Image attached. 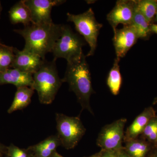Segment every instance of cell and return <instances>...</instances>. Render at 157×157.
Wrapping results in <instances>:
<instances>
[{
	"mask_svg": "<svg viewBox=\"0 0 157 157\" xmlns=\"http://www.w3.org/2000/svg\"><path fill=\"white\" fill-rule=\"evenodd\" d=\"M152 151L148 157H157V147H153Z\"/></svg>",
	"mask_w": 157,
	"mask_h": 157,
	"instance_id": "cell-26",
	"label": "cell"
},
{
	"mask_svg": "<svg viewBox=\"0 0 157 157\" xmlns=\"http://www.w3.org/2000/svg\"><path fill=\"white\" fill-rule=\"evenodd\" d=\"M113 39L116 58L120 59L125 56L129 50L137 43L138 35L133 26H124L122 29L113 30Z\"/></svg>",
	"mask_w": 157,
	"mask_h": 157,
	"instance_id": "cell-10",
	"label": "cell"
},
{
	"mask_svg": "<svg viewBox=\"0 0 157 157\" xmlns=\"http://www.w3.org/2000/svg\"><path fill=\"white\" fill-rule=\"evenodd\" d=\"M56 60L53 59L48 62L45 59L39 70L33 74L31 88L36 91L41 104H52L63 83L59 76Z\"/></svg>",
	"mask_w": 157,
	"mask_h": 157,
	"instance_id": "cell-3",
	"label": "cell"
},
{
	"mask_svg": "<svg viewBox=\"0 0 157 157\" xmlns=\"http://www.w3.org/2000/svg\"><path fill=\"white\" fill-rule=\"evenodd\" d=\"M124 142V150L131 157H146L153 147L146 140L138 137Z\"/></svg>",
	"mask_w": 157,
	"mask_h": 157,
	"instance_id": "cell-15",
	"label": "cell"
},
{
	"mask_svg": "<svg viewBox=\"0 0 157 157\" xmlns=\"http://www.w3.org/2000/svg\"><path fill=\"white\" fill-rule=\"evenodd\" d=\"M120 60V59L116 58L107 78V83L109 90L115 96L119 94L122 82V78L119 65Z\"/></svg>",
	"mask_w": 157,
	"mask_h": 157,
	"instance_id": "cell-18",
	"label": "cell"
},
{
	"mask_svg": "<svg viewBox=\"0 0 157 157\" xmlns=\"http://www.w3.org/2000/svg\"><path fill=\"white\" fill-rule=\"evenodd\" d=\"M99 156H100V152L97 153L93 155H92L90 156L87 157H99Z\"/></svg>",
	"mask_w": 157,
	"mask_h": 157,
	"instance_id": "cell-29",
	"label": "cell"
},
{
	"mask_svg": "<svg viewBox=\"0 0 157 157\" xmlns=\"http://www.w3.org/2000/svg\"><path fill=\"white\" fill-rule=\"evenodd\" d=\"M137 7V1L119 0L107 14V19L113 30L117 29L119 24L124 26L132 25Z\"/></svg>",
	"mask_w": 157,
	"mask_h": 157,
	"instance_id": "cell-9",
	"label": "cell"
},
{
	"mask_svg": "<svg viewBox=\"0 0 157 157\" xmlns=\"http://www.w3.org/2000/svg\"><path fill=\"white\" fill-rule=\"evenodd\" d=\"M33 82V74L32 73H25L13 68L0 72V85L11 84L17 88L21 86L31 88Z\"/></svg>",
	"mask_w": 157,
	"mask_h": 157,
	"instance_id": "cell-13",
	"label": "cell"
},
{
	"mask_svg": "<svg viewBox=\"0 0 157 157\" xmlns=\"http://www.w3.org/2000/svg\"><path fill=\"white\" fill-rule=\"evenodd\" d=\"M132 25L135 28L139 39H147L151 33V23L138 11L137 7L135 10Z\"/></svg>",
	"mask_w": 157,
	"mask_h": 157,
	"instance_id": "cell-19",
	"label": "cell"
},
{
	"mask_svg": "<svg viewBox=\"0 0 157 157\" xmlns=\"http://www.w3.org/2000/svg\"><path fill=\"white\" fill-rule=\"evenodd\" d=\"M140 138L146 140L153 147H157V116L151 119L147 125Z\"/></svg>",
	"mask_w": 157,
	"mask_h": 157,
	"instance_id": "cell-22",
	"label": "cell"
},
{
	"mask_svg": "<svg viewBox=\"0 0 157 157\" xmlns=\"http://www.w3.org/2000/svg\"><path fill=\"white\" fill-rule=\"evenodd\" d=\"M155 21L157 22V12L155 16Z\"/></svg>",
	"mask_w": 157,
	"mask_h": 157,
	"instance_id": "cell-32",
	"label": "cell"
},
{
	"mask_svg": "<svg viewBox=\"0 0 157 157\" xmlns=\"http://www.w3.org/2000/svg\"><path fill=\"white\" fill-rule=\"evenodd\" d=\"M57 136L61 145L67 149L74 148L84 136L86 129L79 116L56 114Z\"/></svg>",
	"mask_w": 157,
	"mask_h": 157,
	"instance_id": "cell-5",
	"label": "cell"
},
{
	"mask_svg": "<svg viewBox=\"0 0 157 157\" xmlns=\"http://www.w3.org/2000/svg\"><path fill=\"white\" fill-rule=\"evenodd\" d=\"M53 157H64L63 156H62V155H60L58 153L56 152H55L54 153V154Z\"/></svg>",
	"mask_w": 157,
	"mask_h": 157,
	"instance_id": "cell-28",
	"label": "cell"
},
{
	"mask_svg": "<svg viewBox=\"0 0 157 157\" xmlns=\"http://www.w3.org/2000/svg\"><path fill=\"white\" fill-rule=\"evenodd\" d=\"M156 116L153 107H146L137 116L124 133V141L138 138L143 132L147 125L153 117Z\"/></svg>",
	"mask_w": 157,
	"mask_h": 157,
	"instance_id": "cell-12",
	"label": "cell"
},
{
	"mask_svg": "<svg viewBox=\"0 0 157 157\" xmlns=\"http://www.w3.org/2000/svg\"><path fill=\"white\" fill-rule=\"evenodd\" d=\"M137 8L138 11L147 20V21L151 23L157 12V1H137Z\"/></svg>",
	"mask_w": 157,
	"mask_h": 157,
	"instance_id": "cell-20",
	"label": "cell"
},
{
	"mask_svg": "<svg viewBox=\"0 0 157 157\" xmlns=\"http://www.w3.org/2000/svg\"><path fill=\"white\" fill-rule=\"evenodd\" d=\"M118 157H131L125 151L123 148L119 151Z\"/></svg>",
	"mask_w": 157,
	"mask_h": 157,
	"instance_id": "cell-25",
	"label": "cell"
},
{
	"mask_svg": "<svg viewBox=\"0 0 157 157\" xmlns=\"http://www.w3.org/2000/svg\"><path fill=\"white\" fill-rule=\"evenodd\" d=\"M85 41L78 34L74 33L70 26L63 25L61 36L57 40L51 52L54 59H66L67 63L76 61L82 55V47Z\"/></svg>",
	"mask_w": 157,
	"mask_h": 157,
	"instance_id": "cell-4",
	"label": "cell"
},
{
	"mask_svg": "<svg viewBox=\"0 0 157 157\" xmlns=\"http://www.w3.org/2000/svg\"><path fill=\"white\" fill-rule=\"evenodd\" d=\"M9 13V19L12 24L21 23L26 27L32 24L29 10L23 0L17 2L12 6Z\"/></svg>",
	"mask_w": 157,
	"mask_h": 157,
	"instance_id": "cell-16",
	"label": "cell"
},
{
	"mask_svg": "<svg viewBox=\"0 0 157 157\" xmlns=\"http://www.w3.org/2000/svg\"><path fill=\"white\" fill-rule=\"evenodd\" d=\"M2 10V4H1V1H0V18H1V14Z\"/></svg>",
	"mask_w": 157,
	"mask_h": 157,
	"instance_id": "cell-31",
	"label": "cell"
},
{
	"mask_svg": "<svg viewBox=\"0 0 157 157\" xmlns=\"http://www.w3.org/2000/svg\"><path fill=\"white\" fill-rule=\"evenodd\" d=\"M153 104L154 105H157V97L155 98L153 102Z\"/></svg>",
	"mask_w": 157,
	"mask_h": 157,
	"instance_id": "cell-30",
	"label": "cell"
},
{
	"mask_svg": "<svg viewBox=\"0 0 157 157\" xmlns=\"http://www.w3.org/2000/svg\"><path fill=\"white\" fill-rule=\"evenodd\" d=\"M127 121L126 119L121 118L103 127L97 138V145L104 150L119 151L123 148Z\"/></svg>",
	"mask_w": 157,
	"mask_h": 157,
	"instance_id": "cell-7",
	"label": "cell"
},
{
	"mask_svg": "<svg viewBox=\"0 0 157 157\" xmlns=\"http://www.w3.org/2000/svg\"><path fill=\"white\" fill-rule=\"evenodd\" d=\"M61 145L58 137L56 135H52L40 143L29 147L28 150L33 152L36 157H50L53 155L58 147Z\"/></svg>",
	"mask_w": 157,
	"mask_h": 157,
	"instance_id": "cell-14",
	"label": "cell"
},
{
	"mask_svg": "<svg viewBox=\"0 0 157 157\" xmlns=\"http://www.w3.org/2000/svg\"><path fill=\"white\" fill-rule=\"evenodd\" d=\"M30 13L32 24L41 25L53 22L51 13L52 8L59 6L63 0H23Z\"/></svg>",
	"mask_w": 157,
	"mask_h": 157,
	"instance_id": "cell-8",
	"label": "cell"
},
{
	"mask_svg": "<svg viewBox=\"0 0 157 157\" xmlns=\"http://www.w3.org/2000/svg\"><path fill=\"white\" fill-rule=\"evenodd\" d=\"M36 157V156H35V157Z\"/></svg>",
	"mask_w": 157,
	"mask_h": 157,
	"instance_id": "cell-34",
	"label": "cell"
},
{
	"mask_svg": "<svg viewBox=\"0 0 157 157\" xmlns=\"http://www.w3.org/2000/svg\"><path fill=\"white\" fill-rule=\"evenodd\" d=\"M84 54L79 59L67 63L63 82H67L70 91L76 95L82 110L86 109L94 115L90 105V98L95 91L92 84L91 76L89 67Z\"/></svg>",
	"mask_w": 157,
	"mask_h": 157,
	"instance_id": "cell-2",
	"label": "cell"
},
{
	"mask_svg": "<svg viewBox=\"0 0 157 157\" xmlns=\"http://www.w3.org/2000/svg\"><path fill=\"white\" fill-rule=\"evenodd\" d=\"M67 16V21L74 24L76 30L89 45L90 50L86 57L92 56L97 48L98 36L103 25L97 21L91 8L80 14L68 13Z\"/></svg>",
	"mask_w": 157,
	"mask_h": 157,
	"instance_id": "cell-6",
	"label": "cell"
},
{
	"mask_svg": "<svg viewBox=\"0 0 157 157\" xmlns=\"http://www.w3.org/2000/svg\"><path fill=\"white\" fill-rule=\"evenodd\" d=\"M8 153L11 157H28V155L24 150L11 144L8 147Z\"/></svg>",
	"mask_w": 157,
	"mask_h": 157,
	"instance_id": "cell-23",
	"label": "cell"
},
{
	"mask_svg": "<svg viewBox=\"0 0 157 157\" xmlns=\"http://www.w3.org/2000/svg\"><path fill=\"white\" fill-rule=\"evenodd\" d=\"M150 29L151 33L157 34V24H151Z\"/></svg>",
	"mask_w": 157,
	"mask_h": 157,
	"instance_id": "cell-27",
	"label": "cell"
},
{
	"mask_svg": "<svg viewBox=\"0 0 157 157\" xmlns=\"http://www.w3.org/2000/svg\"><path fill=\"white\" fill-rule=\"evenodd\" d=\"M14 100L8 110L9 113L25 108L30 104L34 90L28 86L17 88Z\"/></svg>",
	"mask_w": 157,
	"mask_h": 157,
	"instance_id": "cell-17",
	"label": "cell"
},
{
	"mask_svg": "<svg viewBox=\"0 0 157 157\" xmlns=\"http://www.w3.org/2000/svg\"><path fill=\"white\" fill-rule=\"evenodd\" d=\"M2 145H1V144H0V149H1L2 148Z\"/></svg>",
	"mask_w": 157,
	"mask_h": 157,
	"instance_id": "cell-33",
	"label": "cell"
},
{
	"mask_svg": "<svg viewBox=\"0 0 157 157\" xmlns=\"http://www.w3.org/2000/svg\"><path fill=\"white\" fill-rule=\"evenodd\" d=\"M14 58L11 68L17 69L25 73H36L45 60L39 56L24 50L20 51L14 47Z\"/></svg>",
	"mask_w": 157,
	"mask_h": 157,
	"instance_id": "cell-11",
	"label": "cell"
},
{
	"mask_svg": "<svg viewBox=\"0 0 157 157\" xmlns=\"http://www.w3.org/2000/svg\"><path fill=\"white\" fill-rule=\"evenodd\" d=\"M63 25L50 24L35 25L25 27L14 32L25 40L23 50L39 56L43 60L48 52H51L57 40L61 36Z\"/></svg>",
	"mask_w": 157,
	"mask_h": 157,
	"instance_id": "cell-1",
	"label": "cell"
},
{
	"mask_svg": "<svg viewBox=\"0 0 157 157\" xmlns=\"http://www.w3.org/2000/svg\"><path fill=\"white\" fill-rule=\"evenodd\" d=\"M14 58V47L0 42V72L11 68Z\"/></svg>",
	"mask_w": 157,
	"mask_h": 157,
	"instance_id": "cell-21",
	"label": "cell"
},
{
	"mask_svg": "<svg viewBox=\"0 0 157 157\" xmlns=\"http://www.w3.org/2000/svg\"><path fill=\"white\" fill-rule=\"evenodd\" d=\"M119 151H108L101 150L99 157H118Z\"/></svg>",
	"mask_w": 157,
	"mask_h": 157,
	"instance_id": "cell-24",
	"label": "cell"
}]
</instances>
